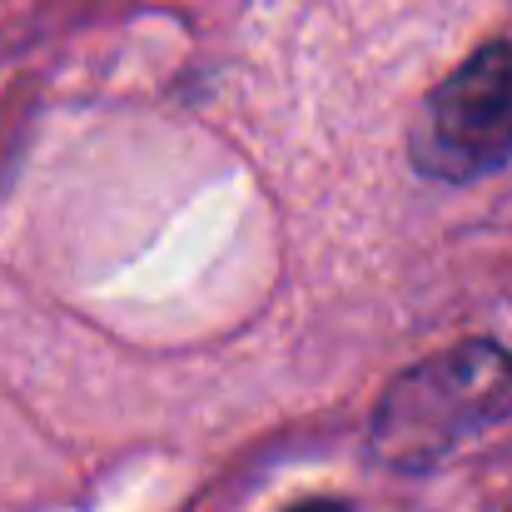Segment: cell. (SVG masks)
Returning a JSON list of instances; mask_svg holds the SVG:
<instances>
[{
	"instance_id": "1",
	"label": "cell",
	"mask_w": 512,
	"mask_h": 512,
	"mask_svg": "<svg viewBox=\"0 0 512 512\" xmlns=\"http://www.w3.org/2000/svg\"><path fill=\"white\" fill-rule=\"evenodd\" d=\"M512 413V353L498 343H458L423 358L378 398L368 423V453L383 468L423 473L443 463L463 438Z\"/></svg>"
},
{
	"instance_id": "2",
	"label": "cell",
	"mask_w": 512,
	"mask_h": 512,
	"mask_svg": "<svg viewBox=\"0 0 512 512\" xmlns=\"http://www.w3.org/2000/svg\"><path fill=\"white\" fill-rule=\"evenodd\" d=\"M418 170L433 179H478L512 160V40L468 55L423 105L408 140Z\"/></svg>"
},
{
	"instance_id": "3",
	"label": "cell",
	"mask_w": 512,
	"mask_h": 512,
	"mask_svg": "<svg viewBox=\"0 0 512 512\" xmlns=\"http://www.w3.org/2000/svg\"><path fill=\"white\" fill-rule=\"evenodd\" d=\"M289 512H348L343 503H329V498H309V503H299V508H289Z\"/></svg>"
}]
</instances>
